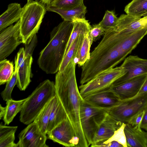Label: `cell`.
<instances>
[{
  "instance_id": "cell-1",
  "label": "cell",
  "mask_w": 147,
  "mask_h": 147,
  "mask_svg": "<svg viewBox=\"0 0 147 147\" xmlns=\"http://www.w3.org/2000/svg\"><path fill=\"white\" fill-rule=\"evenodd\" d=\"M75 59L72 60L63 71L55 76V86L56 96L62 104L79 140L78 147L89 145L82 128L80 107L84 100L80 92L76 78Z\"/></svg>"
},
{
  "instance_id": "cell-2",
  "label": "cell",
  "mask_w": 147,
  "mask_h": 147,
  "mask_svg": "<svg viewBox=\"0 0 147 147\" xmlns=\"http://www.w3.org/2000/svg\"><path fill=\"white\" fill-rule=\"evenodd\" d=\"M73 27L72 22L64 20L50 32L49 41L38 60L40 68L47 74H54L59 71Z\"/></svg>"
},
{
  "instance_id": "cell-3",
  "label": "cell",
  "mask_w": 147,
  "mask_h": 147,
  "mask_svg": "<svg viewBox=\"0 0 147 147\" xmlns=\"http://www.w3.org/2000/svg\"><path fill=\"white\" fill-rule=\"evenodd\" d=\"M56 95L55 83L49 79L41 82L28 97L20 116L25 125L33 122L46 105Z\"/></svg>"
},
{
  "instance_id": "cell-4",
  "label": "cell",
  "mask_w": 147,
  "mask_h": 147,
  "mask_svg": "<svg viewBox=\"0 0 147 147\" xmlns=\"http://www.w3.org/2000/svg\"><path fill=\"white\" fill-rule=\"evenodd\" d=\"M42 2L30 0L23 7L20 20V36L22 43H29L38 32L47 10Z\"/></svg>"
},
{
  "instance_id": "cell-5",
  "label": "cell",
  "mask_w": 147,
  "mask_h": 147,
  "mask_svg": "<svg viewBox=\"0 0 147 147\" xmlns=\"http://www.w3.org/2000/svg\"><path fill=\"white\" fill-rule=\"evenodd\" d=\"M126 72V71L121 65L101 73L79 86L81 95L83 98L92 94L109 90L114 82Z\"/></svg>"
},
{
  "instance_id": "cell-6",
  "label": "cell",
  "mask_w": 147,
  "mask_h": 147,
  "mask_svg": "<svg viewBox=\"0 0 147 147\" xmlns=\"http://www.w3.org/2000/svg\"><path fill=\"white\" fill-rule=\"evenodd\" d=\"M107 111L85 101L82 102L80 107V117L84 134L89 146L91 145L94 134L100 123Z\"/></svg>"
},
{
  "instance_id": "cell-7",
  "label": "cell",
  "mask_w": 147,
  "mask_h": 147,
  "mask_svg": "<svg viewBox=\"0 0 147 147\" xmlns=\"http://www.w3.org/2000/svg\"><path fill=\"white\" fill-rule=\"evenodd\" d=\"M147 107V93L127 100H121L117 105L107 111L117 120L128 123L134 115Z\"/></svg>"
},
{
  "instance_id": "cell-8",
  "label": "cell",
  "mask_w": 147,
  "mask_h": 147,
  "mask_svg": "<svg viewBox=\"0 0 147 147\" xmlns=\"http://www.w3.org/2000/svg\"><path fill=\"white\" fill-rule=\"evenodd\" d=\"M48 138L67 147H78L79 140L68 117L47 134Z\"/></svg>"
},
{
  "instance_id": "cell-9",
  "label": "cell",
  "mask_w": 147,
  "mask_h": 147,
  "mask_svg": "<svg viewBox=\"0 0 147 147\" xmlns=\"http://www.w3.org/2000/svg\"><path fill=\"white\" fill-rule=\"evenodd\" d=\"M22 43L19 20L0 31V61L5 59Z\"/></svg>"
},
{
  "instance_id": "cell-10",
  "label": "cell",
  "mask_w": 147,
  "mask_h": 147,
  "mask_svg": "<svg viewBox=\"0 0 147 147\" xmlns=\"http://www.w3.org/2000/svg\"><path fill=\"white\" fill-rule=\"evenodd\" d=\"M25 49L20 48L15 59V69L18 71L17 86L21 91H24L31 82L32 55L24 56Z\"/></svg>"
},
{
  "instance_id": "cell-11",
  "label": "cell",
  "mask_w": 147,
  "mask_h": 147,
  "mask_svg": "<svg viewBox=\"0 0 147 147\" xmlns=\"http://www.w3.org/2000/svg\"><path fill=\"white\" fill-rule=\"evenodd\" d=\"M19 147H48L46 134L41 131L37 123L33 121L19 134Z\"/></svg>"
},
{
  "instance_id": "cell-12",
  "label": "cell",
  "mask_w": 147,
  "mask_h": 147,
  "mask_svg": "<svg viewBox=\"0 0 147 147\" xmlns=\"http://www.w3.org/2000/svg\"><path fill=\"white\" fill-rule=\"evenodd\" d=\"M147 76V73L133 78L121 84L111 86L109 90L121 100L133 98L138 95Z\"/></svg>"
},
{
  "instance_id": "cell-13",
  "label": "cell",
  "mask_w": 147,
  "mask_h": 147,
  "mask_svg": "<svg viewBox=\"0 0 147 147\" xmlns=\"http://www.w3.org/2000/svg\"><path fill=\"white\" fill-rule=\"evenodd\" d=\"M138 57L137 56L130 55L125 59L121 66L126 72L115 81L111 86L121 84L133 78L147 73V67L140 62Z\"/></svg>"
},
{
  "instance_id": "cell-14",
  "label": "cell",
  "mask_w": 147,
  "mask_h": 147,
  "mask_svg": "<svg viewBox=\"0 0 147 147\" xmlns=\"http://www.w3.org/2000/svg\"><path fill=\"white\" fill-rule=\"evenodd\" d=\"M122 123L115 119L107 112L97 127L91 144L110 138Z\"/></svg>"
},
{
  "instance_id": "cell-15",
  "label": "cell",
  "mask_w": 147,
  "mask_h": 147,
  "mask_svg": "<svg viewBox=\"0 0 147 147\" xmlns=\"http://www.w3.org/2000/svg\"><path fill=\"white\" fill-rule=\"evenodd\" d=\"M83 99L89 104L105 109L107 111L118 105L121 101L113 92L109 90L92 94Z\"/></svg>"
},
{
  "instance_id": "cell-16",
  "label": "cell",
  "mask_w": 147,
  "mask_h": 147,
  "mask_svg": "<svg viewBox=\"0 0 147 147\" xmlns=\"http://www.w3.org/2000/svg\"><path fill=\"white\" fill-rule=\"evenodd\" d=\"M147 26V21L143 17L122 14L118 18L114 30L117 32H122L125 34L131 33Z\"/></svg>"
},
{
  "instance_id": "cell-17",
  "label": "cell",
  "mask_w": 147,
  "mask_h": 147,
  "mask_svg": "<svg viewBox=\"0 0 147 147\" xmlns=\"http://www.w3.org/2000/svg\"><path fill=\"white\" fill-rule=\"evenodd\" d=\"M124 131L127 147H147V131L136 129L126 123Z\"/></svg>"
},
{
  "instance_id": "cell-18",
  "label": "cell",
  "mask_w": 147,
  "mask_h": 147,
  "mask_svg": "<svg viewBox=\"0 0 147 147\" xmlns=\"http://www.w3.org/2000/svg\"><path fill=\"white\" fill-rule=\"evenodd\" d=\"M23 9V7L18 3H13L9 4L7 9L0 16V31L18 21Z\"/></svg>"
},
{
  "instance_id": "cell-19",
  "label": "cell",
  "mask_w": 147,
  "mask_h": 147,
  "mask_svg": "<svg viewBox=\"0 0 147 147\" xmlns=\"http://www.w3.org/2000/svg\"><path fill=\"white\" fill-rule=\"evenodd\" d=\"M46 8L47 11L59 14L64 20L70 22L77 19H85L87 11L86 7L84 4L78 7L68 10L61 9L49 5H47Z\"/></svg>"
},
{
  "instance_id": "cell-20",
  "label": "cell",
  "mask_w": 147,
  "mask_h": 147,
  "mask_svg": "<svg viewBox=\"0 0 147 147\" xmlns=\"http://www.w3.org/2000/svg\"><path fill=\"white\" fill-rule=\"evenodd\" d=\"M67 118V114L57 97L51 113L47 125V134Z\"/></svg>"
},
{
  "instance_id": "cell-21",
  "label": "cell",
  "mask_w": 147,
  "mask_h": 147,
  "mask_svg": "<svg viewBox=\"0 0 147 147\" xmlns=\"http://www.w3.org/2000/svg\"><path fill=\"white\" fill-rule=\"evenodd\" d=\"M28 98V97L18 100L11 99L6 101L5 114L3 117L5 125H8L12 121L18 113L22 110Z\"/></svg>"
},
{
  "instance_id": "cell-22",
  "label": "cell",
  "mask_w": 147,
  "mask_h": 147,
  "mask_svg": "<svg viewBox=\"0 0 147 147\" xmlns=\"http://www.w3.org/2000/svg\"><path fill=\"white\" fill-rule=\"evenodd\" d=\"M73 27L67 45L65 54L75 39L81 34L85 35L89 33L91 26L88 20L85 19H77L72 21Z\"/></svg>"
},
{
  "instance_id": "cell-23",
  "label": "cell",
  "mask_w": 147,
  "mask_h": 147,
  "mask_svg": "<svg viewBox=\"0 0 147 147\" xmlns=\"http://www.w3.org/2000/svg\"><path fill=\"white\" fill-rule=\"evenodd\" d=\"M57 98L56 95L45 106L34 121L38 125L41 131L47 134V131L51 113Z\"/></svg>"
},
{
  "instance_id": "cell-24",
  "label": "cell",
  "mask_w": 147,
  "mask_h": 147,
  "mask_svg": "<svg viewBox=\"0 0 147 147\" xmlns=\"http://www.w3.org/2000/svg\"><path fill=\"white\" fill-rule=\"evenodd\" d=\"M85 35H79L73 42L64 55L58 71H63L72 60L75 59Z\"/></svg>"
},
{
  "instance_id": "cell-25",
  "label": "cell",
  "mask_w": 147,
  "mask_h": 147,
  "mask_svg": "<svg viewBox=\"0 0 147 147\" xmlns=\"http://www.w3.org/2000/svg\"><path fill=\"white\" fill-rule=\"evenodd\" d=\"M127 14L141 17L147 13V0H132L125 7Z\"/></svg>"
},
{
  "instance_id": "cell-26",
  "label": "cell",
  "mask_w": 147,
  "mask_h": 147,
  "mask_svg": "<svg viewBox=\"0 0 147 147\" xmlns=\"http://www.w3.org/2000/svg\"><path fill=\"white\" fill-rule=\"evenodd\" d=\"M93 42L89 36L88 33L85 35L75 59L76 63L79 66H82L90 58V48Z\"/></svg>"
},
{
  "instance_id": "cell-27",
  "label": "cell",
  "mask_w": 147,
  "mask_h": 147,
  "mask_svg": "<svg viewBox=\"0 0 147 147\" xmlns=\"http://www.w3.org/2000/svg\"><path fill=\"white\" fill-rule=\"evenodd\" d=\"M0 85L6 83L14 73L13 63L7 59L0 61Z\"/></svg>"
},
{
  "instance_id": "cell-28",
  "label": "cell",
  "mask_w": 147,
  "mask_h": 147,
  "mask_svg": "<svg viewBox=\"0 0 147 147\" xmlns=\"http://www.w3.org/2000/svg\"><path fill=\"white\" fill-rule=\"evenodd\" d=\"M84 0H53L49 5L63 10L72 9L84 4Z\"/></svg>"
},
{
  "instance_id": "cell-29",
  "label": "cell",
  "mask_w": 147,
  "mask_h": 147,
  "mask_svg": "<svg viewBox=\"0 0 147 147\" xmlns=\"http://www.w3.org/2000/svg\"><path fill=\"white\" fill-rule=\"evenodd\" d=\"M118 18L113 11L107 10L105 11L102 20L98 25L106 31L111 29H113L116 26Z\"/></svg>"
},
{
  "instance_id": "cell-30",
  "label": "cell",
  "mask_w": 147,
  "mask_h": 147,
  "mask_svg": "<svg viewBox=\"0 0 147 147\" xmlns=\"http://www.w3.org/2000/svg\"><path fill=\"white\" fill-rule=\"evenodd\" d=\"M125 124L123 123L121 126L115 131L113 135L110 138L106 140H102L97 142L101 143H106L112 141H115L121 144L123 147H127L124 131Z\"/></svg>"
},
{
  "instance_id": "cell-31",
  "label": "cell",
  "mask_w": 147,
  "mask_h": 147,
  "mask_svg": "<svg viewBox=\"0 0 147 147\" xmlns=\"http://www.w3.org/2000/svg\"><path fill=\"white\" fill-rule=\"evenodd\" d=\"M17 70L15 69L11 78L6 82L5 88L1 93V97L4 101H6L9 99H12V92L17 82Z\"/></svg>"
},
{
  "instance_id": "cell-32",
  "label": "cell",
  "mask_w": 147,
  "mask_h": 147,
  "mask_svg": "<svg viewBox=\"0 0 147 147\" xmlns=\"http://www.w3.org/2000/svg\"><path fill=\"white\" fill-rule=\"evenodd\" d=\"M106 30L100 26L98 24L91 26L88 33L89 36L93 42L97 40L100 36L104 35Z\"/></svg>"
},
{
  "instance_id": "cell-33",
  "label": "cell",
  "mask_w": 147,
  "mask_h": 147,
  "mask_svg": "<svg viewBox=\"0 0 147 147\" xmlns=\"http://www.w3.org/2000/svg\"><path fill=\"white\" fill-rule=\"evenodd\" d=\"M15 133L7 135L0 139V147H19V143L14 142Z\"/></svg>"
},
{
  "instance_id": "cell-34",
  "label": "cell",
  "mask_w": 147,
  "mask_h": 147,
  "mask_svg": "<svg viewBox=\"0 0 147 147\" xmlns=\"http://www.w3.org/2000/svg\"><path fill=\"white\" fill-rule=\"evenodd\" d=\"M37 37L35 34L32 38L31 41L28 43L25 44V49L24 56L29 54L32 55L33 52L36 45Z\"/></svg>"
},
{
  "instance_id": "cell-35",
  "label": "cell",
  "mask_w": 147,
  "mask_h": 147,
  "mask_svg": "<svg viewBox=\"0 0 147 147\" xmlns=\"http://www.w3.org/2000/svg\"><path fill=\"white\" fill-rule=\"evenodd\" d=\"M144 113V111L137 114L131 119L128 123L136 128L141 129L140 125Z\"/></svg>"
},
{
  "instance_id": "cell-36",
  "label": "cell",
  "mask_w": 147,
  "mask_h": 147,
  "mask_svg": "<svg viewBox=\"0 0 147 147\" xmlns=\"http://www.w3.org/2000/svg\"><path fill=\"white\" fill-rule=\"evenodd\" d=\"M18 127L17 126H6L5 125H2L1 123L0 125V139L7 135L15 133Z\"/></svg>"
},
{
  "instance_id": "cell-37",
  "label": "cell",
  "mask_w": 147,
  "mask_h": 147,
  "mask_svg": "<svg viewBox=\"0 0 147 147\" xmlns=\"http://www.w3.org/2000/svg\"><path fill=\"white\" fill-rule=\"evenodd\" d=\"M91 147H123L121 144L115 141H112L106 143L97 142L91 144Z\"/></svg>"
},
{
  "instance_id": "cell-38",
  "label": "cell",
  "mask_w": 147,
  "mask_h": 147,
  "mask_svg": "<svg viewBox=\"0 0 147 147\" xmlns=\"http://www.w3.org/2000/svg\"><path fill=\"white\" fill-rule=\"evenodd\" d=\"M142 129L147 131V107L144 111V113L140 125Z\"/></svg>"
},
{
  "instance_id": "cell-39",
  "label": "cell",
  "mask_w": 147,
  "mask_h": 147,
  "mask_svg": "<svg viewBox=\"0 0 147 147\" xmlns=\"http://www.w3.org/2000/svg\"><path fill=\"white\" fill-rule=\"evenodd\" d=\"M146 93H147V76L137 95Z\"/></svg>"
},
{
  "instance_id": "cell-40",
  "label": "cell",
  "mask_w": 147,
  "mask_h": 147,
  "mask_svg": "<svg viewBox=\"0 0 147 147\" xmlns=\"http://www.w3.org/2000/svg\"><path fill=\"white\" fill-rule=\"evenodd\" d=\"M5 107H2L1 105L0 106V117L1 119L2 117H3L5 112Z\"/></svg>"
},
{
  "instance_id": "cell-41",
  "label": "cell",
  "mask_w": 147,
  "mask_h": 147,
  "mask_svg": "<svg viewBox=\"0 0 147 147\" xmlns=\"http://www.w3.org/2000/svg\"><path fill=\"white\" fill-rule=\"evenodd\" d=\"M138 59L141 63L147 67V59H142L139 57H138Z\"/></svg>"
},
{
  "instance_id": "cell-42",
  "label": "cell",
  "mask_w": 147,
  "mask_h": 147,
  "mask_svg": "<svg viewBox=\"0 0 147 147\" xmlns=\"http://www.w3.org/2000/svg\"><path fill=\"white\" fill-rule=\"evenodd\" d=\"M41 2L47 5H49L53 0H40Z\"/></svg>"
},
{
  "instance_id": "cell-43",
  "label": "cell",
  "mask_w": 147,
  "mask_h": 147,
  "mask_svg": "<svg viewBox=\"0 0 147 147\" xmlns=\"http://www.w3.org/2000/svg\"><path fill=\"white\" fill-rule=\"evenodd\" d=\"M145 16L146 17V18H147V13L145 15Z\"/></svg>"
},
{
  "instance_id": "cell-44",
  "label": "cell",
  "mask_w": 147,
  "mask_h": 147,
  "mask_svg": "<svg viewBox=\"0 0 147 147\" xmlns=\"http://www.w3.org/2000/svg\"><path fill=\"white\" fill-rule=\"evenodd\" d=\"M30 0H27V1H29Z\"/></svg>"
}]
</instances>
